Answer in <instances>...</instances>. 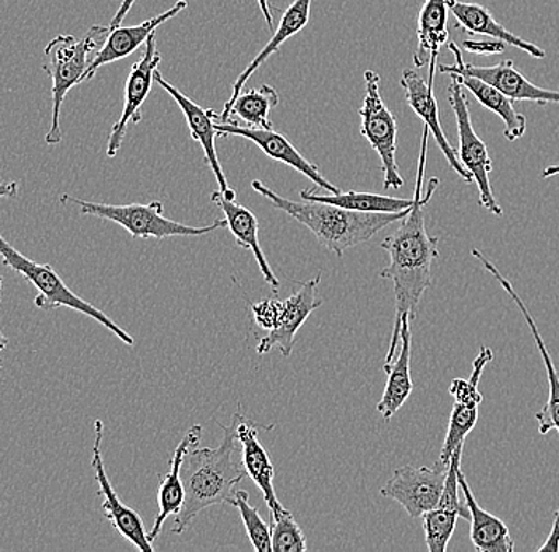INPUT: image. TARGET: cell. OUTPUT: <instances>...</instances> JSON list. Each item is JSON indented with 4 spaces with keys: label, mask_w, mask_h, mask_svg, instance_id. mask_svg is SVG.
I'll return each mask as SVG.
<instances>
[{
    "label": "cell",
    "mask_w": 559,
    "mask_h": 552,
    "mask_svg": "<svg viewBox=\"0 0 559 552\" xmlns=\"http://www.w3.org/2000/svg\"><path fill=\"white\" fill-rule=\"evenodd\" d=\"M210 199L225 212L227 228L233 233L237 246L253 254L254 260H257L258 267L261 269L262 278L271 285L274 292H278L280 281L277 275L272 271L271 265H269L267 258H265L264 251H262L260 222H258L257 215L250 209L239 204V202L229 201V199L223 197L219 190L213 191L210 195Z\"/></svg>",
    "instance_id": "23"
},
{
    "label": "cell",
    "mask_w": 559,
    "mask_h": 552,
    "mask_svg": "<svg viewBox=\"0 0 559 552\" xmlns=\"http://www.w3.org/2000/svg\"><path fill=\"white\" fill-rule=\"evenodd\" d=\"M460 489L466 500L467 508L471 512V541L478 552H513L515 541L509 532V527L498 516L485 512L474 494H472L469 482L463 471L457 473Z\"/></svg>",
    "instance_id": "27"
},
{
    "label": "cell",
    "mask_w": 559,
    "mask_h": 552,
    "mask_svg": "<svg viewBox=\"0 0 559 552\" xmlns=\"http://www.w3.org/2000/svg\"><path fill=\"white\" fill-rule=\"evenodd\" d=\"M461 47H463L464 50L469 51V54L492 56L504 54L507 45L504 42L492 38V40L481 42L464 40L463 44H461Z\"/></svg>",
    "instance_id": "35"
},
{
    "label": "cell",
    "mask_w": 559,
    "mask_h": 552,
    "mask_svg": "<svg viewBox=\"0 0 559 552\" xmlns=\"http://www.w3.org/2000/svg\"><path fill=\"white\" fill-rule=\"evenodd\" d=\"M555 176H559V164H555V166L545 167L544 173H542V178Z\"/></svg>",
    "instance_id": "41"
},
{
    "label": "cell",
    "mask_w": 559,
    "mask_h": 552,
    "mask_svg": "<svg viewBox=\"0 0 559 552\" xmlns=\"http://www.w3.org/2000/svg\"><path fill=\"white\" fill-rule=\"evenodd\" d=\"M449 50L452 51L456 64H439L440 73H449V75L464 73V75L477 77V79L501 90L512 101H533L539 106L550 103L559 104V91L545 90L534 85L523 73L516 71L515 64L510 59L484 68V66L467 64L463 55H461L460 48H457L456 42H450Z\"/></svg>",
    "instance_id": "12"
},
{
    "label": "cell",
    "mask_w": 559,
    "mask_h": 552,
    "mask_svg": "<svg viewBox=\"0 0 559 552\" xmlns=\"http://www.w3.org/2000/svg\"><path fill=\"white\" fill-rule=\"evenodd\" d=\"M223 442L218 447H192L181 467L185 502L175 516L173 533H183L194 517L216 505H233L237 484L247 477L242 463L234 460L237 439L236 425H222Z\"/></svg>",
    "instance_id": "2"
},
{
    "label": "cell",
    "mask_w": 559,
    "mask_h": 552,
    "mask_svg": "<svg viewBox=\"0 0 559 552\" xmlns=\"http://www.w3.org/2000/svg\"><path fill=\"white\" fill-rule=\"evenodd\" d=\"M283 302L277 298H265L260 303L251 304L254 321L262 330H274L282 317Z\"/></svg>",
    "instance_id": "34"
},
{
    "label": "cell",
    "mask_w": 559,
    "mask_h": 552,
    "mask_svg": "<svg viewBox=\"0 0 559 552\" xmlns=\"http://www.w3.org/2000/svg\"><path fill=\"white\" fill-rule=\"evenodd\" d=\"M272 552H304L307 551V538L296 522L295 516L283 509L271 513Z\"/></svg>",
    "instance_id": "32"
},
{
    "label": "cell",
    "mask_w": 559,
    "mask_h": 552,
    "mask_svg": "<svg viewBox=\"0 0 559 552\" xmlns=\"http://www.w3.org/2000/svg\"><path fill=\"white\" fill-rule=\"evenodd\" d=\"M202 425H192L188 430L187 435L178 443L177 449L174 450L173 459L169 462V471L164 474L159 482V491H157V512L155 522L148 532V540L155 541L163 530L164 522L170 516H177L180 513L185 502V488L181 481V467H183L185 457L190 453L192 447L201 443Z\"/></svg>",
    "instance_id": "22"
},
{
    "label": "cell",
    "mask_w": 559,
    "mask_h": 552,
    "mask_svg": "<svg viewBox=\"0 0 559 552\" xmlns=\"http://www.w3.org/2000/svg\"><path fill=\"white\" fill-rule=\"evenodd\" d=\"M449 9L453 13L456 24H460V27H463L467 34H477V36H487L504 42L506 45L519 48V50L530 55L531 58L544 59L547 56L533 42L523 40L522 37L510 33L499 21H496L487 7L480 5V3L449 0Z\"/></svg>",
    "instance_id": "26"
},
{
    "label": "cell",
    "mask_w": 559,
    "mask_h": 552,
    "mask_svg": "<svg viewBox=\"0 0 559 552\" xmlns=\"http://www.w3.org/2000/svg\"><path fill=\"white\" fill-rule=\"evenodd\" d=\"M2 290H3V279L0 278V304H2ZM9 348V338L5 337V334L2 333V330H0V355L3 354V351ZM0 369H2V362H0Z\"/></svg>",
    "instance_id": "40"
},
{
    "label": "cell",
    "mask_w": 559,
    "mask_h": 552,
    "mask_svg": "<svg viewBox=\"0 0 559 552\" xmlns=\"http://www.w3.org/2000/svg\"><path fill=\"white\" fill-rule=\"evenodd\" d=\"M215 129L218 131V138L236 136V138H243L253 142L269 158L293 167L297 173L310 178L317 185V188H321L328 193H338L341 191V188L335 187L321 176L320 169L310 161L304 158L285 136L275 132L274 129L248 128V126L237 124L234 120H229L227 124H215Z\"/></svg>",
    "instance_id": "14"
},
{
    "label": "cell",
    "mask_w": 559,
    "mask_h": 552,
    "mask_svg": "<svg viewBox=\"0 0 559 552\" xmlns=\"http://www.w3.org/2000/svg\"><path fill=\"white\" fill-rule=\"evenodd\" d=\"M472 255H474L477 260H480V263L484 265V268L487 269L489 274L499 282V285L506 290L507 295L512 298V302L516 304L520 313L523 314L524 320H526L527 327H530L531 334H533L534 342H536L537 349H539L542 362H544L545 369H547V379H548V400L545 403V407L542 408L539 412L536 414V421L539 422V433L540 435H547L551 430H557L559 433V375L557 366H555L554 359H551L550 352H548L547 344H545L544 339H542V334L539 328H537L536 320L531 316L530 309H527L526 304H524L522 296L516 292L515 286L512 285V282L509 279L502 275V272L499 271L491 261L481 254L480 250L472 249Z\"/></svg>",
    "instance_id": "15"
},
{
    "label": "cell",
    "mask_w": 559,
    "mask_h": 552,
    "mask_svg": "<svg viewBox=\"0 0 559 552\" xmlns=\"http://www.w3.org/2000/svg\"><path fill=\"white\" fill-rule=\"evenodd\" d=\"M278 104L280 94L274 86L262 85L260 89L245 91V93L242 91L230 107L229 120L233 117H239L248 128L272 129L269 114Z\"/></svg>",
    "instance_id": "30"
},
{
    "label": "cell",
    "mask_w": 559,
    "mask_h": 552,
    "mask_svg": "<svg viewBox=\"0 0 559 552\" xmlns=\"http://www.w3.org/2000/svg\"><path fill=\"white\" fill-rule=\"evenodd\" d=\"M145 45L142 58L132 66V71L126 80L124 107L120 120L114 125L108 136L107 158H115L120 152L128 126L142 121L143 103L155 83V71L160 64V56L156 51V33L150 36Z\"/></svg>",
    "instance_id": "13"
},
{
    "label": "cell",
    "mask_w": 559,
    "mask_h": 552,
    "mask_svg": "<svg viewBox=\"0 0 559 552\" xmlns=\"http://www.w3.org/2000/svg\"><path fill=\"white\" fill-rule=\"evenodd\" d=\"M16 195V181H2V184H0V201H2V199L15 198Z\"/></svg>",
    "instance_id": "39"
},
{
    "label": "cell",
    "mask_w": 559,
    "mask_h": 552,
    "mask_svg": "<svg viewBox=\"0 0 559 552\" xmlns=\"http://www.w3.org/2000/svg\"><path fill=\"white\" fill-rule=\"evenodd\" d=\"M453 77H456L457 82L477 97L481 106L487 107L488 110H491L492 114L498 115L504 121V138L507 141L515 142L523 138L524 132H526V117L515 110V107H513L515 101L510 99L501 90L489 85L477 77L464 75V73H457V75L453 73Z\"/></svg>",
    "instance_id": "28"
},
{
    "label": "cell",
    "mask_w": 559,
    "mask_h": 552,
    "mask_svg": "<svg viewBox=\"0 0 559 552\" xmlns=\"http://www.w3.org/2000/svg\"><path fill=\"white\" fill-rule=\"evenodd\" d=\"M366 94L362 107L359 108L361 117V134L370 143L377 155L382 160L384 174V190H400L404 178L400 174L396 163L397 124L390 108L383 103L380 94V75L376 71L365 72Z\"/></svg>",
    "instance_id": "7"
},
{
    "label": "cell",
    "mask_w": 559,
    "mask_h": 552,
    "mask_svg": "<svg viewBox=\"0 0 559 552\" xmlns=\"http://www.w3.org/2000/svg\"><path fill=\"white\" fill-rule=\"evenodd\" d=\"M428 126L425 125L419 150L417 184H415L414 205L401 220L400 228L382 243V249L390 255V265L382 269L380 278L393 281L394 327L391 333L390 349L384 363H391L400 349L402 319H417L419 302L426 290L432 284V263L439 258V237L431 236L426 230L425 208L436 193L440 180L432 177L428 190L423 195L425 184L426 156L429 141Z\"/></svg>",
    "instance_id": "1"
},
{
    "label": "cell",
    "mask_w": 559,
    "mask_h": 552,
    "mask_svg": "<svg viewBox=\"0 0 559 552\" xmlns=\"http://www.w3.org/2000/svg\"><path fill=\"white\" fill-rule=\"evenodd\" d=\"M155 82L160 89L166 90L167 93L173 96L175 103H177L180 110L183 111V117L185 120H187L188 128H190L192 139L204 150L205 163H207L210 169H212L223 197L229 199V201H236V191L227 185L225 171H223L222 164H219L218 153H216L215 149V138L218 136V131L215 129V111L199 106V104L190 99L187 94L181 93L180 90L170 85V83L164 79L159 69L155 71Z\"/></svg>",
    "instance_id": "16"
},
{
    "label": "cell",
    "mask_w": 559,
    "mask_h": 552,
    "mask_svg": "<svg viewBox=\"0 0 559 552\" xmlns=\"http://www.w3.org/2000/svg\"><path fill=\"white\" fill-rule=\"evenodd\" d=\"M401 86L405 91V101L412 110L421 118L423 124L428 126L431 131L432 138L439 146L440 152L443 153L445 160L449 161L450 167L463 178L466 184H472L474 177L467 173L466 167L463 166L457 153L454 152L453 146L450 145L449 139L445 138L442 126H440L439 106L435 96V85L426 82L418 72L412 69H405L401 77Z\"/></svg>",
    "instance_id": "19"
},
{
    "label": "cell",
    "mask_w": 559,
    "mask_h": 552,
    "mask_svg": "<svg viewBox=\"0 0 559 552\" xmlns=\"http://www.w3.org/2000/svg\"><path fill=\"white\" fill-rule=\"evenodd\" d=\"M0 260L7 268L23 275L29 284L37 289L38 295L35 296L34 304L41 310H56L59 307H69L76 313L85 314L103 325L108 331L115 334L126 345H134L135 341L128 331L122 330L120 325L115 324L110 317L105 316L103 310L97 309L93 304L80 298L76 293L69 289L68 284L59 278L58 272L51 265L35 263L31 258L24 257L21 251L7 243L5 237L0 234Z\"/></svg>",
    "instance_id": "5"
},
{
    "label": "cell",
    "mask_w": 559,
    "mask_h": 552,
    "mask_svg": "<svg viewBox=\"0 0 559 552\" xmlns=\"http://www.w3.org/2000/svg\"><path fill=\"white\" fill-rule=\"evenodd\" d=\"M321 282L320 274L314 275L310 281L304 282L299 289L283 302L282 317L277 327L262 337L258 344V354L264 355L278 349L283 356L292 355L296 344L297 331L302 328L310 314L323 304L317 296L318 285Z\"/></svg>",
    "instance_id": "17"
},
{
    "label": "cell",
    "mask_w": 559,
    "mask_h": 552,
    "mask_svg": "<svg viewBox=\"0 0 559 552\" xmlns=\"http://www.w3.org/2000/svg\"><path fill=\"white\" fill-rule=\"evenodd\" d=\"M233 422L236 425L237 439H239V445L242 447V465L245 471H247V477H250V480L260 488L262 497L267 503L271 513L283 512L285 506L278 502L277 494H275L274 465L271 462L267 450L258 438L261 430H271L272 427H261L257 422L248 419L242 410L233 415Z\"/></svg>",
    "instance_id": "18"
},
{
    "label": "cell",
    "mask_w": 559,
    "mask_h": 552,
    "mask_svg": "<svg viewBox=\"0 0 559 552\" xmlns=\"http://www.w3.org/2000/svg\"><path fill=\"white\" fill-rule=\"evenodd\" d=\"M138 2V0H122L120 9L117 10V13H115L114 19H111L110 30H114V27L121 26L122 21H124L126 16H128V13L131 12L132 7H134V3Z\"/></svg>",
    "instance_id": "37"
},
{
    "label": "cell",
    "mask_w": 559,
    "mask_h": 552,
    "mask_svg": "<svg viewBox=\"0 0 559 552\" xmlns=\"http://www.w3.org/2000/svg\"><path fill=\"white\" fill-rule=\"evenodd\" d=\"M233 506L239 509L242 516L245 530L251 544L258 552H272L271 524L264 522L254 506L248 502V494L245 491H236Z\"/></svg>",
    "instance_id": "33"
},
{
    "label": "cell",
    "mask_w": 559,
    "mask_h": 552,
    "mask_svg": "<svg viewBox=\"0 0 559 552\" xmlns=\"http://www.w3.org/2000/svg\"><path fill=\"white\" fill-rule=\"evenodd\" d=\"M460 517L453 509L442 508V506H436L431 512L423 515V529H425L426 547L429 552L449 550V543Z\"/></svg>",
    "instance_id": "31"
},
{
    "label": "cell",
    "mask_w": 559,
    "mask_h": 552,
    "mask_svg": "<svg viewBox=\"0 0 559 552\" xmlns=\"http://www.w3.org/2000/svg\"><path fill=\"white\" fill-rule=\"evenodd\" d=\"M449 0H425L418 13V48L414 55L415 68L429 62L428 83L435 85L437 56L449 40Z\"/></svg>",
    "instance_id": "24"
},
{
    "label": "cell",
    "mask_w": 559,
    "mask_h": 552,
    "mask_svg": "<svg viewBox=\"0 0 559 552\" xmlns=\"http://www.w3.org/2000/svg\"><path fill=\"white\" fill-rule=\"evenodd\" d=\"M262 16H264L265 23L271 31H274V15H272L271 2L269 0H258Z\"/></svg>",
    "instance_id": "38"
},
{
    "label": "cell",
    "mask_w": 559,
    "mask_h": 552,
    "mask_svg": "<svg viewBox=\"0 0 559 552\" xmlns=\"http://www.w3.org/2000/svg\"><path fill=\"white\" fill-rule=\"evenodd\" d=\"M491 360V349L484 345L480 349V354L475 359L474 366H472L469 379H453L450 384V395L454 398V404L452 414H450L445 442H443L439 460H437L443 467H449L453 454L461 446H464L467 436L477 425L478 408L484 401V395L478 390V386H480L481 375H484L485 368Z\"/></svg>",
    "instance_id": "9"
},
{
    "label": "cell",
    "mask_w": 559,
    "mask_h": 552,
    "mask_svg": "<svg viewBox=\"0 0 559 552\" xmlns=\"http://www.w3.org/2000/svg\"><path fill=\"white\" fill-rule=\"evenodd\" d=\"M110 26H93L83 38L58 36L45 47L41 66L51 79V125L45 136L47 145H59L64 139L61 128V110L66 96L73 86L83 83V75L91 61L107 40Z\"/></svg>",
    "instance_id": "4"
},
{
    "label": "cell",
    "mask_w": 559,
    "mask_h": 552,
    "mask_svg": "<svg viewBox=\"0 0 559 552\" xmlns=\"http://www.w3.org/2000/svg\"><path fill=\"white\" fill-rule=\"evenodd\" d=\"M104 422L97 419L94 422V445L91 467L94 470V478L99 484L97 495L103 498V512L105 519L114 526L121 537H124L132 547L142 552H153V543L148 540V532L145 530L142 517L138 512L126 506L115 492L114 485L108 480L107 471L103 459Z\"/></svg>",
    "instance_id": "11"
},
{
    "label": "cell",
    "mask_w": 559,
    "mask_h": 552,
    "mask_svg": "<svg viewBox=\"0 0 559 552\" xmlns=\"http://www.w3.org/2000/svg\"><path fill=\"white\" fill-rule=\"evenodd\" d=\"M187 7V0H178V2L175 3L174 7H170L169 10H166V12L160 13V15L155 16V19L143 21V23L138 24V26H118L110 30L103 48L97 51L93 61H91L90 68L86 69L85 75H83V82H90L91 79H94V75H96L97 71H99L103 66L120 61V59L128 58V56L134 54L143 44H146V40H148L153 33H156L160 24L175 19V16L183 12Z\"/></svg>",
    "instance_id": "20"
},
{
    "label": "cell",
    "mask_w": 559,
    "mask_h": 552,
    "mask_svg": "<svg viewBox=\"0 0 559 552\" xmlns=\"http://www.w3.org/2000/svg\"><path fill=\"white\" fill-rule=\"evenodd\" d=\"M449 103L453 108L454 118H456L457 136H460V161L477 184L481 208L487 209L492 215L501 216L502 208L496 201L491 180H489L492 161L489 158L487 143L481 141L475 132L464 86L453 75L449 86Z\"/></svg>",
    "instance_id": "8"
},
{
    "label": "cell",
    "mask_w": 559,
    "mask_h": 552,
    "mask_svg": "<svg viewBox=\"0 0 559 552\" xmlns=\"http://www.w3.org/2000/svg\"><path fill=\"white\" fill-rule=\"evenodd\" d=\"M539 551H559V508L557 509V513H555V520L554 526H551V532L548 535L547 541H545V543L539 548Z\"/></svg>",
    "instance_id": "36"
},
{
    "label": "cell",
    "mask_w": 559,
    "mask_h": 552,
    "mask_svg": "<svg viewBox=\"0 0 559 552\" xmlns=\"http://www.w3.org/2000/svg\"><path fill=\"white\" fill-rule=\"evenodd\" d=\"M304 201L328 202L347 211L366 212V214H396L408 211L414 205V198L401 199L382 197V195L359 193V191H338V193L320 195L317 190H302Z\"/></svg>",
    "instance_id": "29"
},
{
    "label": "cell",
    "mask_w": 559,
    "mask_h": 552,
    "mask_svg": "<svg viewBox=\"0 0 559 552\" xmlns=\"http://www.w3.org/2000/svg\"><path fill=\"white\" fill-rule=\"evenodd\" d=\"M251 188L271 201L275 209L285 212L300 225L307 226L317 237L318 243L338 258L344 257L345 251L352 247L372 239L386 226L401 222L412 209L396 212V214H366V212L347 211L328 202L292 201V199L280 197L260 180L251 181Z\"/></svg>",
    "instance_id": "3"
},
{
    "label": "cell",
    "mask_w": 559,
    "mask_h": 552,
    "mask_svg": "<svg viewBox=\"0 0 559 552\" xmlns=\"http://www.w3.org/2000/svg\"><path fill=\"white\" fill-rule=\"evenodd\" d=\"M61 204L66 208H75L82 215H93L97 219L110 220L122 226L132 237L140 239H166L177 236H202L227 228L226 219L215 220L212 225L190 226L164 216V204L159 201L150 204H103V202L83 201L70 195H61Z\"/></svg>",
    "instance_id": "6"
},
{
    "label": "cell",
    "mask_w": 559,
    "mask_h": 552,
    "mask_svg": "<svg viewBox=\"0 0 559 552\" xmlns=\"http://www.w3.org/2000/svg\"><path fill=\"white\" fill-rule=\"evenodd\" d=\"M310 9H312V0H295V2L285 10L282 20H280L277 30L274 31V36L265 44V47L262 48L257 58L248 64V68L237 77L233 85V93H230V97L226 101L225 108H223V114L215 115V124H227V121H229L230 107H233L237 96L242 93L248 80L251 79V75H253L272 55L277 54L280 47H282L286 40L295 37L296 34H299L300 31L309 24Z\"/></svg>",
    "instance_id": "21"
},
{
    "label": "cell",
    "mask_w": 559,
    "mask_h": 552,
    "mask_svg": "<svg viewBox=\"0 0 559 552\" xmlns=\"http://www.w3.org/2000/svg\"><path fill=\"white\" fill-rule=\"evenodd\" d=\"M447 467L437 462L435 467L404 465L380 489L383 497L400 503L407 515L418 519L431 512L439 503L445 485Z\"/></svg>",
    "instance_id": "10"
},
{
    "label": "cell",
    "mask_w": 559,
    "mask_h": 552,
    "mask_svg": "<svg viewBox=\"0 0 559 552\" xmlns=\"http://www.w3.org/2000/svg\"><path fill=\"white\" fill-rule=\"evenodd\" d=\"M411 317L402 319L400 355L391 363H384L383 369L386 373V386L382 400L377 404V411L382 414L384 421L390 422L391 418L404 407L412 392L414 383L411 376L412 360V331Z\"/></svg>",
    "instance_id": "25"
}]
</instances>
